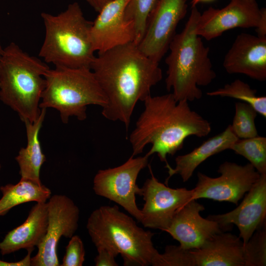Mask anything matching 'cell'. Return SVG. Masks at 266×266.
Returning a JSON list of instances; mask_svg holds the SVG:
<instances>
[{"label":"cell","instance_id":"1","mask_svg":"<svg viewBox=\"0 0 266 266\" xmlns=\"http://www.w3.org/2000/svg\"><path fill=\"white\" fill-rule=\"evenodd\" d=\"M90 68L106 99L102 115L122 122L126 130L137 103L150 95L163 77L159 63L144 54L134 42L98 54Z\"/></svg>","mask_w":266,"mask_h":266},{"label":"cell","instance_id":"2","mask_svg":"<svg viewBox=\"0 0 266 266\" xmlns=\"http://www.w3.org/2000/svg\"><path fill=\"white\" fill-rule=\"evenodd\" d=\"M144 109L129 136L133 156L151 145L146 154H157L168 164L167 155L181 150L190 136L203 137L211 131L210 123L190 107L187 100H177L173 94L149 95L143 101Z\"/></svg>","mask_w":266,"mask_h":266},{"label":"cell","instance_id":"3","mask_svg":"<svg viewBox=\"0 0 266 266\" xmlns=\"http://www.w3.org/2000/svg\"><path fill=\"white\" fill-rule=\"evenodd\" d=\"M200 13L197 6L191 7L189 18L183 30L176 33L170 42L167 65L166 90L179 101H192L202 98L199 86H206L216 78L209 57V48L195 33Z\"/></svg>","mask_w":266,"mask_h":266},{"label":"cell","instance_id":"4","mask_svg":"<svg viewBox=\"0 0 266 266\" xmlns=\"http://www.w3.org/2000/svg\"><path fill=\"white\" fill-rule=\"evenodd\" d=\"M50 67L12 42L0 57V99L24 122L35 121L40 114L45 74Z\"/></svg>","mask_w":266,"mask_h":266},{"label":"cell","instance_id":"5","mask_svg":"<svg viewBox=\"0 0 266 266\" xmlns=\"http://www.w3.org/2000/svg\"><path fill=\"white\" fill-rule=\"evenodd\" d=\"M45 36L39 56L46 63L69 68L89 67L95 57L90 35L92 22L78 3L57 15L42 12Z\"/></svg>","mask_w":266,"mask_h":266},{"label":"cell","instance_id":"6","mask_svg":"<svg viewBox=\"0 0 266 266\" xmlns=\"http://www.w3.org/2000/svg\"><path fill=\"white\" fill-rule=\"evenodd\" d=\"M86 228L96 248H106L116 257L120 254L125 266H150L158 252L152 241L154 233L138 226L117 205H103L94 210Z\"/></svg>","mask_w":266,"mask_h":266},{"label":"cell","instance_id":"7","mask_svg":"<svg viewBox=\"0 0 266 266\" xmlns=\"http://www.w3.org/2000/svg\"><path fill=\"white\" fill-rule=\"evenodd\" d=\"M45 86L41 96L40 108L57 110L62 121L68 122L74 116L80 121L87 118V106L103 107L105 96L91 69L55 66L44 76Z\"/></svg>","mask_w":266,"mask_h":266},{"label":"cell","instance_id":"8","mask_svg":"<svg viewBox=\"0 0 266 266\" xmlns=\"http://www.w3.org/2000/svg\"><path fill=\"white\" fill-rule=\"evenodd\" d=\"M235 28H255L258 35L266 36V8L256 0H230L223 8L210 7L200 14L195 33L210 40Z\"/></svg>","mask_w":266,"mask_h":266},{"label":"cell","instance_id":"9","mask_svg":"<svg viewBox=\"0 0 266 266\" xmlns=\"http://www.w3.org/2000/svg\"><path fill=\"white\" fill-rule=\"evenodd\" d=\"M148 156H132L118 166L99 170L93 180L95 194L121 206L137 222L141 219V209L137 206L136 195L141 196V188L136 184L140 172L147 166Z\"/></svg>","mask_w":266,"mask_h":266},{"label":"cell","instance_id":"10","mask_svg":"<svg viewBox=\"0 0 266 266\" xmlns=\"http://www.w3.org/2000/svg\"><path fill=\"white\" fill-rule=\"evenodd\" d=\"M217 171L220 175L217 177L198 172L197 184L192 189V200L208 199L237 205L261 175L249 163L240 165L226 161Z\"/></svg>","mask_w":266,"mask_h":266},{"label":"cell","instance_id":"11","mask_svg":"<svg viewBox=\"0 0 266 266\" xmlns=\"http://www.w3.org/2000/svg\"><path fill=\"white\" fill-rule=\"evenodd\" d=\"M47 203L48 225L45 235L31 257L32 266H58L57 247L62 236L71 238L78 229L79 209L74 201L63 195H54Z\"/></svg>","mask_w":266,"mask_h":266},{"label":"cell","instance_id":"12","mask_svg":"<svg viewBox=\"0 0 266 266\" xmlns=\"http://www.w3.org/2000/svg\"><path fill=\"white\" fill-rule=\"evenodd\" d=\"M149 168L151 177L141 188L145 202L140 222L145 228L166 232L178 210L192 200L193 190L170 188L160 182Z\"/></svg>","mask_w":266,"mask_h":266},{"label":"cell","instance_id":"13","mask_svg":"<svg viewBox=\"0 0 266 266\" xmlns=\"http://www.w3.org/2000/svg\"><path fill=\"white\" fill-rule=\"evenodd\" d=\"M187 8V0H158L138 44L140 51L159 63L168 49L178 23L186 16Z\"/></svg>","mask_w":266,"mask_h":266},{"label":"cell","instance_id":"14","mask_svg":"<svg viewBox=\"0 0 266 266\" xmlns=\"http://www.w3.org/2000/svg\"><path fill=\"white\" fill-rule=\"evenodd\" d=\"M130 0H112L98 12L92 22L90 35L95 52L101 53L116 47L134 42L133 22L127 20L125 11Z\"/></svg>","mask_w":266,"mask_h":266},{"label":"cell","instance_id":"15","mask_svg":"<svg viewBox=\"0 0 266 266\" xmlns=\"http://www.w3.org/2000/svg\"><path fill=\"white\" fill-rule=\"evenodd\" d=\"M207 218L217 222L223 232L230 230L232 225H235L245 245L254 232L266 224V174H261L236 208Z\"/></svg>","mask_w":266,"mask_h":266},{"label":"cell","instance_id":"16","mask_svg":"<svg viewBox=\"0 0 266 266\" xmlns=\"http://www.w3.org/2000/svg\"><path fill=\"white\" fill-rule=\"evenodd\" d=\"M223 67L229 74H242L259 81L266 79V36L237 35L226 53Z\"/></svg>","mask_w":266,"mask_h":266},{"label":"cell","instance_id":"17","mask_svg":"<svg viewBox=\"0 0 266 266\" xmlns=\"http://www.w3.org/2000/svg\"><path fill=\"white\" fill-rule=\"evenodd\" d=\"M204 209L196 200L189 201L176 213L166 232L184 249L200 247L210 237L223 232L217 222L201 216L200 212Z\"/></svg>","mask_w":266,"mask_h":266},{"label":"cell","instance_id":"18","mask_svg":"<svg viewBox=\"0 0 266 266\" xmlns=\"http://www.w3.org/2000/svg\"><path fill=\"white\" fill-rule=\"evenodd\" d=\"M244 249L239 236L222 232L192 252L196 266H245Z\"/></svg>","mask_w":266,"mask_h":266},{"label":"cell","instance_id":"19","mask_svg":"<svg viewBox=\"0 0 266 266\" xmlns=\"http://www.w3.org/2000/svg\"><path fill=\"white\" fill-rule=\"evenodd\" d=\"M47 225V203L36 202L24 222L8 232L0 242V254L4 256L20 249L37 247L45 235Z\"/></svg>","mask_w":266,"mask_h":266},{"label":"cell","instance_id":"20","mask_svg":"<svg viewBox=\"0 0 266 266\" xmlns=\"http://www.w3.org/2000/svg\"><path fill=\"white\" fill-rule=\"evenodd\" d=\"M238 139L231 125H228L224 131L209 138L191 152L177 156L174 168L166 164L169 174L167 180L172 176L178 174L184 182H187L202 163L213 155L231 149Z\"/></svg>","mask_w":266,"mask_h":266},{"label":"cell","instance_id":"21","mask_svg":"<svg viewBox=\"0 0 266 266\" xmlns=\"http://www.w3.org/2000/svg\"><path fill=\"white\" fill-rule=\"evenodd\" d=\"M46 109L41 108L40 114L33 122L24 121L27 144L19 151L15 160L20 168L21 180H28L41 184L40 171L46 157L43 153L39 133L43 122Z\"/></svg>","mask_w":266,"mask_h":266},{"label":"cell","instance_id":"22","mask_svg":"<svg viewBox=\"0 0 266 266\" xmlns=\"http://www.w3.org/2000/svg\"><path fill=\"white\" fill-rule=\"evenodd\" d=\"M0 217L6 215L14 207L24 203L45 202L51 195V190L42 184L21 180L16 184H8L0 187Z\"/></svg>","mask_w":266,"mask_h":266},{"label":"cell","instance_id":"23","mask_svg":"<svg viewBox=\"0 0 266 266\" xmlns=\"http://www.w3.org/2000/svg\"><path fill=\"white\" fill-rule=\"evenodd\" d=\"M210 97H228L237 99L252 106L257 112L266 117V97L258 96L257 90L240 79H235L223 87L206 93Z\"/></svg>","mask_w":266,"mask_h":266},{"label":"cell","instance_id":"24","mask_svg":"<svg viewBox=\"0 0 266 266\" xmlns=\"http://www.w3.org/2000/svg\"><path fill=\"white\" fill-rule=\"evenodd\" d=\"M231 150L246 158L260 174H266V137L239 139Z\"/></svg>","mask_w":266,"mask_h":266},{"label":"cell","instance_id":"25","mask_svg":"<svg viewBox=\"0 0 266 266\" xmlns=\"http://www.w3.org/2000/svg\"><path fill=\"white\" fill-rule=\"evenodd\" d=\"M258 113L250 105L244 102L235 103V114L231 125L235 135L239 139L258 135L255 120Z\"/></svg>","mask_w":266,"mask_h":266},{"label":"cell","instance_id":"26","mask_svg":"<svg viewBox=\"0 0 266 266\" xmlns=\"http://www.w3.org/2000/svg\"><path fill=\"white\" fill-rule=\"evenodd\" d=\"M158 0H130L125 11V18L133 22L135 29L134 43L138 44L142 39L150 14Z\"/></svg>","mask_w":266,"mask_h":266},{"label":"cell","instance_id":"27","mask_svg":"<svg viewBox=\"0 0 266 266\" xmlns=\"http://www.w3.org/2000/svg\"><path fill=\"white\" fill-rule=\"evenodd\" d=\"M245 266H266V224L256 230L244 245Z\"/></svg>","mask_w":266,"mask_h":266},{"label":"cell","instance_id":"28","mask_svg":"<svg viewBox=\"0 0 266 266\" xmlns=\"http://www.w3.org/2000/svg\"><path fill=\"white\" fill-rule=\"evenodd\" d=\"M153 266H196L192 250L185 249L180 245H169L163 253L159 252L153 257Z\"/></svg>","mask_w":266,"mask_h":266},{"label":"cell","instance_id":"29","mask_svg":"<svg viewBox=\"0 0 266 266\" xmlns=\"http://www.w3.org/2000/svg\"><path fill=\"white\" fill-rule=\"evenodd\" d=\"M84 244L78 235H73L66 247L62 266H82L85 261Z\"/></svg>","mask_w":266,"mask_h":266},{"label":"cell","instance_id":"30","mask_svg":"<svg viewBox=\"0 0 266 266\" xmlns=\"http://www.w3.org/2000/svg\"><path fill=\"white\" fill-rule=\"evenodd\" d=\"M98 255L94 259L96 266H117L115 261L116 256L109 249L100 247L97 248Z\"/></svg>","mask_w":266,"mask_h":266},{"label":"cell","instance_id":"31","mask_svg":"<svg viewBox=\"0 0 266 266\" xmlns=\"http://www.w3.org/2000/svg\"><path fill=\"white\" fill-rule=\"evenodd\" d=\"M34 249H28L27 255L18 262H8L0 260V266H31V254Z\"/></svg>","mask_w":266,"mask_h":266},{"label":"cell","instance_id":"32","mask_svg":"<svg viewBox=\"0 0 266 266\" xmlns=\"http://www.w3.org/2000/svg\"><path fill=\"white\" fill-rule=\"evenodd\" d=\"M96 11L99 12L109 0H84Z\"/></svg>","mask_w":266,"mask_h":266},{"label":"cell","instance_id":"33","mask_svg":"<svg viewBox=\"0 0 266 266\" xmlns=\"http://www.w3.org/2000/svg\"><path fill=\"white\" fill-rule=\"evenodd\" d=\"M216 0H192L191 1V7L197 6L199 3H205L213 2Z\"/></svg>","mask_w":266,"mask_h":266},{"label":"cell","instance_id":"34","mask_svg":"<svg viewBox=\"0 0 266 266\" xmlns=\"http://www.w3.org/2000/svg\"><path fill=\"white\" fill-rule=\"evenodd\" d=\"M3 50V48L1 46V43H0V56L1 55Z\"/></svg>","mask_w":266,"mask_h":266},{"label":"cell","instance_id":"35","mask_svg":"<svg viewBox=\"0 0 266 266\" xmlns=\"http://www.w3.org/2000/svg\"><path fill=\"white\" fill-rule=\"evenodd\" d=\"M0 169H1V165L0 164Z\"/></svg>","mask_w":266,"mask_h":266},{"label":"cell","instance_id":"36","mask_svg":"<svg viewBox=\"0 0 266 266\" xmlns=\"http://www.w3.org/2000/svg\"><path fill=\"white\" fill-rule=\"evenodd\" d=\"M111 0H109V1H111Z\"/></svg>","mask_w":266,"mask_h":266}]
</instances>
